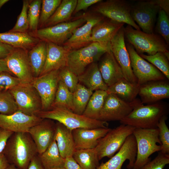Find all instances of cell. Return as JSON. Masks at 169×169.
Here are the masks:
<instances>
[{"label": "cell", "instance_id": "6da1fadb", "mask_svg": "<svg viewBox=\"0 0 169 169\" xmlns=\"http://www.w3.org/2000/svg\"><path fill=\"white\" fill-rule=\"evenodd\" d=\"M3 153L10 164L26 169L32 159L38 155L37 146L28 132L13 133Z\"/></svg>", "mask_w": 169, "mask_h": 169}, {"label": "cell", "instance_id": "7a4b0ae2", "mask_svg": "<svg viewBox=\"0 0 169 169\" xmlns=\"http://www.w3.org/2000/svg\"><path fill=\"white\" fill-rule=\"evenodd\" d=\"M168 111L167 105L160 101L145 105L142 104L120 121L121 124L135 128H156L160 120L167 114Z\"/></svg>", "mask_w": 169, "mask_h": 169}, {"label": "cell", "instance_id": "3957f363", "mask_svg": "<svg viewBox=\"0 0 169 169\" xmlns=\"http://www.w3.org/2000/svg\"><path fill=\"white\" fill-rule=\"evenodd\" d=\"M43 119L55 120L72 131L79 128L96 129L108 127L107 122L94 120L65 109L55 107L41 111L36 115Z\"/></svg>", "mask_w": 169, "mask_h": 169}, {"label": "cell", "instance_id": "277c9868", "mask_svg": "<svg viewBox=\"0 0 169 169\" xmlns=\"http://www.w3.org/2000/svg\"><path fill=\"white\" fill-rule=\"evenodd\" d=\"M124 31L128 43L138 54L146 53L148 55H153L158 52H169L168 46L159 35L146 33L128 25L124 27Z\"/></svg>", "mask_w": 169, "mask_h": 169}, {"label": "cell", "instance_id": "5b68a950", "mask_svg": "<svg viewBox=\"0 0 169 169\" xmlns=\"http://www.w3.org/2000/svg\"><path fill=\"white\" fill-rule=\"evenodd\" d=\"M133 134L137 145V154L132 169H139L151 161L150 156L161 149L158 128L146 129L135 128Z\"/></svg>", "mask_w": 169, "mask_h": 169}, {"label": "cell", "instance_id": "8992f818", "mask_svg": "<svg viewBox=\"0 0 169 169\" xmlns=\"http://www.w3.org/2000/svg\"><path fill=\"white\" fill-rule=\"evenodd\" d=\"M110 50L96 42H92L80 48L70 50L68 57L67 66L77 76L81 74L90 64L100 59Z\"/></svg>", "mask_w": 169, "mask_h": 169}, {"label": "cell", "instance_id": "52a82bcc", "mask_svg": "<svg viewBox=\"0 0 169 169\" xmlns=\"http://www.w3.org/2000/svg\"><path fill=\"white\" fill-rule=\"evenodd\" d=\"M86 23L84 17L74 21L43 28L29 33L40 40L58 45H63L71 36L74 31Z\"/></svg>", "mask_w": 169, "mask_h": 169}, {"label": "cell", "instance_id": "ba28073f", "mask_svg": "<svg viewBox=\"0 0 169 169\" xmlns=\"http://www.w3.org/2000/svg\"><path fill=\"white\" fill-rule=\"evenodd\" d=\"M135 128L121 124L111 129L99 141L95 148L99 160L105 157L110 158L121 148L127 138Z\"/></svg>", "mask_w": 169, "mask_h": 169}, {"label": "cell", "instance_id": "9c48e42d", "mask_svg": "<svg viewBox=\"0 0 169 169\" xmlns=\"http://www.w3.org/2000/svg\"><path fill=\"white\" fill-rule=\"evenodd\" d=\"M95 12L116 22L127 24L134 29H141L132 18L131 12L132 5L124 0H108L98 3Z\"/></svg>", "mask_w": 169, "mask_h": 169}, {"label": "cell", "instance_id": "30bf717a", "mask_svg": "<svg viewBox=\"0 0 169 169\" xmlns=\"http://www.w3.org/2000/svg\"><path fill=\"white\" fill-rule=\"evenodd\" d=\"M13 96L18 110L28 115H36L42 110L40 97L31 84L20 83L9 90Z\"/></svg>", "mask_w": 169, "mask_h": 169}, {"label": "cell", "instance_id": "8fae6325", "mask_svg": "<svg viewBox=\"0 0 169 169\" xmlns=\"http://www.w3.org/2000/svg\"><path fill=\"white\" fill-rule=\"evenodd\" d=\"M142 104L136 98L131 102L125 101L115 94H108L100 112L99 120L107 122L120 121L137 106Z\"/></svg>", "mask_w": 169, "mask_h": 169}, {"label": "cell", "instance_id": "7c38bea8", "mask_svg": "<svg viewBox=\"0 0 169 169\" xmlns=\"http://www.w3.org/2000/svg\"><path fill=\"white\" fill-rule=\"evenodd\" d=\"M125 44L132 70L139 85L150 81L166 79L164 75L152 64L140 56L131 44L128 43Z\"/></svg>", "mask_w": 169, "mask_h": 169}, {"label": "cell", "instance_id": "4fadbf2b", "mask_svg": "<svg viewBox=\"0 0 169 169\" xmlns=\"http://www.w3.org/2000/svg\"><path fill=\"white\" fill-rule=\"evenodd\" d=\"M28 51L22 49L14 48L4 58L10 74L14 75L22 84H31L34 78Z\"/></svg>", "mask_w": 169, "mask_h": 169}, {"label": "cell", "instance_id": "5bb4252c", "mask_svg": "<svg viewBox=\"0 0 169 169\" xmlns=\"http://www.w3.org/2000/svg\"><path fill=\"white\" fill-rule=\"evenodd\" d=\"M160 9L155 0L140 1L132 5L131 14L143 32L151 33Z\"/></svg>", "mask_w": 169, "mask_h": 169}, {"label": "cell", "instance_id": "9a60e30c", "mask_svg": "<svg viewBox=\"0 0 169 169\" xmlns=\"http://www.w3.org/2000/svg\"><path fill=\"white\" fill-rule=\"evenodd\" d=\"M59 70H54L34 77L31 84L40 97L41 111L48 110L51 108L59 81Z\"/></svg>", "mask_w": 169, "mask_h": 169}, {"label": "cell", "instance_id": "2e32d148", "mask_svg": "<svg viewBox=\"0 0 169 169\" xmlns=\"http://www.w3.org/2000/svg\"><path fill=\"white\" fill-rule=\"evenodd\" d=\"M124 28L123 26L111 40L110 49L121 68L124 78L131 83H137V79L133 73L129 54L126 46Z\"/></svg>", "mask_w": 169, "mask_h": 169}, {"label": "cell", "instance_id": "e0dca14e", "mask_svg": "<svg viewBox=\"0 0 169 169\" xmlns=\"http://www.w3.org/2000/svg\"><path fill=\"white\" fill-rule=\"evenodd\" d=\"M136 154V141L134 136L132 134L127 138L116 154L106 162H102L97 169H121L123 164L127 160L129 161L127 168L132 169Z\"/></svg>", "mask_w": 169, "mask_h": 169}, {"label": "cell", "instance_id": "ac0fdd59", "mask_svg": "<svg viewBox=\"0 0 169 169\" xmlns=\"http://www.w3.org/2000/svg\"><path fill=\"white\" fill-rule=\"evenodd\" d=\"M86 23L76 29L70 38L63 44L70 50L85 46L92 43V30L93 27L104 18L102 15H96L84 16Z\"/></svg>", "mask_w": 169, "mask_h": 169}, {"label": "cell", "instance_id": "d6986e66", "mask_svg": "<svg viewBox=\"0 0 169 169\" xmlns=\"http://www.w3.org/2000/svg\"><path fill=\"white\" fill-rule=\"evenodd\" d=\"M43 119L36 115H28L18 110L9 115L0 113V127L13 133L28 132Z\"/></svg>", "mask_w": 169, "mask_h": 169}, {"label": "cell", "instance_id": "ffe728a7", "mask_svg": "<svg viewBox=\"0 0 169 169\" xmlns=\"http://www.w3.org/2000/svg\"><path fill=\"white\" fill-rule=\"evenodd\" d=\"M55 124L53 120L43 119L29 130L28 132L37 146L38 155L44 152L54 139Z\"/></svg>", "mask_w": 169, "mask_h": 169}, {"label": "cell", "instance_id": "44dd1931", "mask_svg": "<svg viewBox=\"0 0 169 169\" xmlns=\"http://www.w3.org/2000/svg\"><path fill=\"white\" fill-rule=\"evenodd\" d=\"M142 104H150L169 98V84L165 80L152 81L140 86L138 94Z\"/></svg>", "mask_w": 169, "mask_h": 169}, {"label": "cell", "instance_id": "7402d4cb", "mask_svg": "<svg viewBox=\"0 0 169 169\" xmlns=\"http://www.w3.org/2000/svg\"><path fill=\"white\" fill-rule=\"evenodd\" d=\"M108 127L96 129L79 128L72 131L76 150L93 149L99 141L110 130Z\"/></svg>", "mask_w": 169, "mask_h": 169}, {"label": "cell", "instance_id": "603a6c76", "mask_svg": "<svg viewBox=\"0 0 169 169\" xmlns=\"http://www.w3.org/2000/svg\"><path fill=\"white\" fill-rule=\"evenodd\" d=\"M125 24L105 18L96 24L92 30L91 40L110 48L111 40Z\"/></svg>", "mask_w": 169, "mask_h": 169}, {"label": "cell", "instance_id": "cb8c5ba5", "mask_svg": "<svg viewBox=\"0 0 169 169\" xmlns=\"http://www.w3.org/2000/svg\"><path fill=\"white\" fill-rule=\"evenodd\" d=\"M47 44L46 61L40 75L67 66L68 57L70 50L63 46L47 42Z\"/></svg>", "mask_w": 169, "mask_h": 169}, {"label": "cell", "instance_id": "d4e9b609", "mask_svg": "<svg viewBox=\"0 0 169 169\" xmlns=\"http://www.w3.org/2000/svg\"><path fill=\"white\" fill-rule=\"evenodd\" d=\"M98 64L103 80L108 87L124 78L121 68L110 50L103 55Z\"/></svg>", "mask_w": 169, "mask_h": 169}, {"label": "cell", "instance_id": "484cf974", "mask_svg": "<svg viewBox=\"0 0 169 169\" xmlns=\"http://www.w3.org/2000/svg\"><path fill=\"white\" fill-rule=\"evenodd\" d=\"M54 139L63 158L73 156L76 150L72 130L57 121L55 124Z\"/></svg>", "mask_w": 169, "mask_h": 169}, {"label": "cell", "instance_id": "4316f807", "mask_svg": "<svg viewBox=\"0 0 169 169\" xmlns=\"http://www.w3.org/2000/svg\"><path fill=\"white\" fill-rule=\"evenodd\" d=\"M40 40L29 33H21L9 31L0 33V42L13 48L29 51Z\"/></svg>", "mask_w": 169, "mask_h": 169}, {"label": "cell", "instance_id": "83f0119b", "mask_svg": "<svg viewBox=\"0 0 169 169\" xmlns=\"http://www.w3.org/2000/svg\"><path fill=\"white\" fill-rule=\"evenodd\" d=\"M78 77L81 84L93 91H107L108 89V87L104 82L99 71L97 62L90 64Z\"/></svg>", "mask_w": 169, "mask_h": 169}, {"label": "cell", "instance_id": "f1b7e54d", "mask_svg": "<svg viewBox=\"0 0 169 169\" xmlns=\"http://www.w3.org/2000/svg\"><path fill=\"white\" fill-rule=\"evenodd\" d=\"M139 87L137 83H131L123 78L108 87L107 92L115 95L125 101L131 102L136 98Z\"/></svg>", "mask_w": 169, "mask_h": 169}, {"label": "cell", "instance_id": "f546056e", "mask_svg": "<svg viewBox=\"0 0 169 169\" xmlns=\"http://www.w3.org/2000/svg\"><path fill=\"white\" fill-rule=\"evenodd\" d=\"M47 43L40 41L28 51V55L33 77L39 76L46 58Z\"/></svg>", "mask_w": 169, "mask_h": 169}, {"label": "cell", "instance_id": "4dcf8cb0", "mask_svg": "<svg viewBox=\"0 0 169 169\" xmlns=\"http://www.w3.org/2000/svg\"><path fill=\"white\" fill-rule=\"evenodd\" d=\"M77 1L62 0L59 6L46 22L43 28L53 26L69 20L74 10Z\"/></svg>", "mask_w": 169, "mask_h": 169}, {"label": "cell", "instance_id": "1f68e13d", "mask_svg": "<svg viewBox=\"0 0 169 169\" xmlns=\"http://www.w3.org/2000/svg\"><path fill=\"white\" fill-rule=\"evenodd\" d=\"M38 155L45 169L64 166L65 159L60 155L54 139L44 152Z\"/></svg>", "mask_w": 169, "mask_h": 169}, {"label": "cell", "instance_id": "d6a6232c", "mask_svg": "<svg viewBox=\"0 0 169 169\" xmlns=\"http://www.w3.org/2000/svg\"><path fill=\"white\" fill-rule=\"evenodd\" d=\"M107 95V91H95L82 115L88 118L99 120L100 112Z\"/></svg>", "mask_w": 169, "mask_h": 169}, {"label": "cell", "instance_id": "836d02e7", "mask_svg": "<svg viewBox=\"0 0 169 169\" xmlns=\"http://www.w3.org/2000/svg\"><path fill=\"white\" fill-rule=\"evenodd\" d=\"M72 156L82 169H97L100 165L95 148L76 150Z\"/></svg>", "mask_w": 169, "mask_h": 169}, {"label": "cell", "instance_id": "e575fe53", "mask_svg": "<svg viewBox=\"0 0 169 169\" xmlns=\"http://www.w3.org/2000/svg\"><path fill=\"white\" fill-rule=\"evenodd\" d=\"M93 93V91L79 83L73 93V112L82 115Z\"/></svg>", "mask_w": 169, "mask_h": 169}, {"label": "cell", "instance_id": "d590c367", "mask_svg": "<svg viewBox=\"0 0 169 169\" xmlns=\"http://www.w3.org/2000/svg\"><path fill=\"white\" fill-rule=\"evenodd\" d=\"M57 107L65 109L73 112V93L59 80L51 109Z\"/></svg>", "mask_w": 169, "mask_h": 169}, {"label": "cell", "instance_id": "8d00e7d4", "mask_svg": "<svg viewBox=\"0 0 169 169\" xmlns=\"http://www.w3.org/2000/svg\"><path fill=\"white\" fill-rule=\"evenodd\" d=\"M139 54L142 58L154 65L167 79H169V59L164 53L158 52L153 55H147L144 54Z\"/></svg>", "mask_w": 169, "mask_h": 169}, {"label": "cell", "instance_id": "74e56055", "mask_svg": "<svg viewBox=\"0 0 169 169\" xmlns=\"http://www.w3.org/2000/svg\"><path fill=\"white\" fill-rule=\"evenodd\" d=\"M41 4L42 0H31L29 3L28 11L29 33L38 29Z\"/></svg>", "mask_w": 169, "mask_h": 169}, {"label": "cell", "instance_id": "f35d334b", "mask_svg": "<svg viewBox=\"0 0 169 169\" xmlns=\"http://www.w3.org/2000/svg\"><path fill=\"white\" fill-rule=\"evenodd\" d=\"M18 110L15 101L9 90L0 92V113L9 115Z\"/></svg>", "mask_w": 169, "mask_h": 169}, {"label": "cell", "instance_id": "ab89813d", "mask_svg": "<svg viewBox=\"0 0 169 169\" xmlns=\"http://www.w3.org/2000/svg\"><path fill=\"white\" fill-rule=\"evenodd\" d=\"M61 0H42L38 26L43 28L60 4Z\"/></svg>", "mask_w": 169, "mask_h": 169}, {"label": "cell", "instance_id": "60d3db41", "mask_svg": "<svg viewBox=\"0 0 169 169\" xmlns=\"http://www.w3.org/2000/svg\"><path fill=\"white\" fill-rule=\"evenodd\" d=\"M31 0H23L21 12L18 16L16 23L9 31L11 32L25 33L28 32L29 25L28 16V6Z\"/></svg>", "mask_w": 169, "mask_h": 169}, {"label": "cell", "instance_id": "b9f144b4", "mask_svg": "<svg viewBox=\"0 0 169 169\" xmlns=\"http://www.w3.org/2000/svg\"><path fill=\"white\" fill-rule=\"evenodd\" d=\"M156 32L159 34L168 46L169 44V18L166 13L160 8L156 28Z\"/></svg>", "mask_w": 169, "mask_h": 169}, {"label": "cell", "instance_id": "7bdbcfd3", "mask_svg": "<svg viewBox=\"0 0 169 169\" xmlns=\"http://www.w3.org/2000/svg\"><path fill=\"white\" fill-rule=\"evenodd\" d=\"M166 115L162 117L157 125L159 130V138L161 144V153L169 154V129L166 125Z\"/></svg>", "mask_w": 169, "mask_h": 169}, {"label": "cell", "instance_id": "ee69618b", "mask_svg": "<svg viewBox=\"0 0 169 169\" xmlns=\"http://www.w3.org/2000/svg\"><path fill=\"white\" fill-rule=\"evenodd\" d=\"M59 80L73 93L79 83L78 76L71 72L67 66L59 69Z\"/></svg>", "mask_w": 169, "mask_h": 169}, {"label": "cell", "instance_id": "f6af8a7d", "mask_svg": "<svg viewBox=\"0 0 169 169\" xmlns=\"http://www.w3.org/2000/svg\"><path fill=\"white\" fill-rule=\"evenodd\" d=\"M169 163V154L158 152L157 156L152 160L139 169H163Z\"/></svg>", "mask_w": 169, "mask_h": 169}, {"label": "cell", "instance_id": "bcb514c9", "mask_svg": "<svg viewBox=\"0 0 169 169\" xmlns=\"http://www.w3.org/2000/svg\"><path fill=\"white\" fill-rule=\"evenodd\" d=\"M20 83L18 78L8 72L0 74V92L9 90Z\"/></svg>", "mask_w": 169, "mask_h": 169}, {"label": "cell", "instance_id": "7dc6e473", "mask_svg": "<svg viewBox=\"0 0 169 169\" xmlns=\"http://www.w3.org/2000/svg\"><path fill=\"white\" fill-rule=\"evenodd\" d=\"M101 0H77L73 14H75L81 10H85L90 6L98 3Z\"/></svg>", "mask_w": 169, "mask_h": 169}, {"label": "cell", "instance_id": "c3c4849f", "mask_svg": "<svg viewBox=\"0 0 169 169\" xmlns=\"http://www.w3.org/2000/svg\"><path fill=\"white\" fill-rule=\"evenodd\" d=\"M13 133L0 127V153L3 152L8 140Z\"/></svg>", "mask_w": 169, "mask_h": 169}, {"label": "cell", "instance_id": "681fc988", "mask_svg": "<svg viewBox=\"0 0 169 169\" xmlns=\"http://www.w3.org/2000/svg\"><path fill=\"white\" fill-rule=\"evenodd\" d=\"M64 166L66 169H82L74 160L73 156L65 159Z\"/></svg>", "mask_w": 169, "mask_h": 169}, {"label": "cell", "instance_id": "f907efd6", "mask_svg": "<svg viewBox=\"0 0 169 169\" xmlns=\"http://www.w3.org/2000/svg\"><path fill=\"white\" fill-rule=\"evenodd\" d=\"M38 155L32 159L26 169H45Z\"/></svg>", "mask_w": 169, "mask_h": 169}, {"label": "cell", "instance_id": "816d5d0a", "mask_svg": "<svg viewBox=\"0 0 169 169\" xmlns=\"http://www.w3.org/2000/svg\"><path fill=\"white\" fill-rule=\"evenodd\" d=\"M14 48L0 42V59L5 58Z\"/></svg>", "mask_w": 169, "mask_h": 169}, {"label": "cell", "instance_id": "f5cc1de1", "mask_svg": "<svg viewBox=\"0 0 169 169\" xmlns=\"http://www.w3.org/2000/svg\"><path fill=\"white\" fill-rule=\"evenodd\" d=\"M157 4L160 8L163 10L166 13L169 15V0H155Z\"/></svg>", "mask_w": 169, "mask_h": 169}, {"label": "cell", "instance_id": "db71d44e", "mask_svg": "<svg viewBox=\"0 0 169 169\" xmlns=\"http://www.w3.org/2000/svg\"><path fill=\"white\" fill-rule=\"evenodd\" d=\"M9 164L10 163L3 153H0V169H5Z\"/></svg>", "mask_w": 169, "mask_h": 169}, {"label": "cell", "instance_id": "11a10c76", "mask_svg": "<svg viewBox=\"0 0 169 169\" xmlns=\"http://www.w3.org/2000/svg\"><path fill=\"white\" fill-rule=\"evenodd\" d=\"M3 72H7L10 74L4 59H0V74Z\"/></svg>", "mask_w": 169, "mask_h": 169}, {"label": "cell", "instance_id": "9f6ffc18", "mask_svg": "<svg viewBox=\"0 0 169 169\" xmlns=\"http://www.w3.org/2000/svg\"><path fill=\"white\" fill-rule=\"evenodd\" d=\"M5 169H20L17 167L16 166L13 164H10Z\"/></svg>", "mask_w": 169, "mask_h": 169}, {"label": "cell", "instance_id": "6f0895ef", "mask_svg": "<svg viewBox=\"0 0 169 169\" xmlns=\"http://www.w3.org/2000/svg\"><path fill=\"white\" fill-rule=\"evenodd\" d=\"M9 1L8 0H0V10L4 5Z\"/></svg>", "mask_w": 169, "mask_h": 169}, {"label": "cell", "instance_id": "680465c9", "mask_svg": "<svg viewBox=\"0 0 169 169\" xmlns=\"http://www.w3.org/2000/svg\"><path fill=\"white\" fill-rule=\"evenodd\" d=\"M51 169H66L64 166H58Z\"/></svg>", "mask_w": 169, "mask_h": 169}]
</instances>
